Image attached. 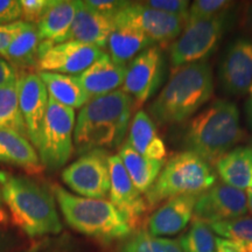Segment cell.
Here are the masks:
<instances>
[{
  "mask_svg": "<svg viewBox=\"0 0 252 252\" xmlns=\"http://www.w3.org/2000/svg\"><path fill=\"white\" fill-rule=\"evenodd\" d=\"M62 180L71 190L88 198H103L110 191L109 156L104 150L82 154L62 172Z\"/></svg>",
  "mask_w": 252,
  "mask_h": 252,
  "instance_id": "obj_10",
  "label": "cell"
},
{
  "mask_svg": "<svg viewBox=\"0 0 252 252\" xmlns=\"http://www.w3.org/2000/svg\"><path fill=\"white\" fill-rule=\"evenodd\" d=\"M54 0H23L20 1L24 21L37 24L53 5Z\"/></svg>",
  "mask_w": 252,
  "mask_h": 252,
  "instance_id": "obj_34",
  "label": "cell"
},
{
  "mask_svg": "<svg viewBox=\"0 0 252 252\" xmlns=\"http://www.w3.org/2000/svg\"><path fill=\"white\" fill-rule=\"evenodd\" d=\"M127 141L138 153L149 159L163 160L167 156L166 145L158 134L156 124L143 110L133 117Z\"/></svg>",
  "mask_w": 252,
  "mask_h": 252,
  "instance_id": "obj_21",
  "label": "cell"
},
{
  "mask_svg": "<svg viewBox=\"0 0 252 252\" xmlns=\"http://www.w3.org/2000/svg\"><path fill=\"white\" fill-rule=\"evenodd\" d=\"M116 27H132L143 32L152 41L168 45L180 36L188 17H179L158 11L143 2H130L112 17Z\"/></svg>",
  "mask_w": 252,
  "mask_h": 252,
  "instance_id": "obj_9",
  "label": "cell"
},
{
  "mask_svg": "<svg viewBox=\"0 0 252 252\" xmlns=\"http://www.w3.org/2000/svg\"><path fill=\"white\" fill-rule=\"evenodd\" d=\"M6 217H7V214L5 212L4 200H2V195H1V188H0V222H4V220H6Z\"/></svg>",
  "mask_w": 252,
  "mask_h": 252,
  "instance_id": "obj_44",
  "label": "cell"
},
{
  "mask_svg": "<svg viewBox=\"0 0 252 252\" xmlns=\"http://www.w3.org/2000/svg\"><path fill=\"white\" fill-rule=\"evenodd\" d=\"M247 213V193L224 182H220L198 195L193 219L213 224L243 217Z\"/></svg>",
  "mask_w": 252,
  "mask_h": 252,
  "instance_id": "obj_12",
  "label": "cell"
},
{
  "mask_svg": "<svg viewBox=\"0 0 252 252\" xmlns=\"http://www.w3.org/2000/svg\"><path fill=\"white\" fill-rule=\"evenodd\" d=\"M157 245L159 252H182L179 242L174 239L157 237Z\"/></svg>",
  "mask_w": 252,
  "mask_h": 252,
  "instance_id": "obj_41",
  "label": "cell"
},
{
  "mask_svg": "<svg viewBox=\"0 0 252 252\" xmlns=\"http://www.w3.org/2000/svg\"><path fill=\"white\" fill-rule=\"evenodd\" d=\"M216 252H244L241 245L231 239L216 238Z\"/></svg>",
  "mask_w": 252,
  "mask_h": 252,
  "instance_id": "obj_40",
  "label": "cell"
},
{
  "mask_svg": "<svg viewBox=\"0 0 252 252\" xmlns=\"http://www.w3.org/2000/svg\"><path fill=\"white\" fill-rule=\"evenodd\" d=\"M245 193H247V197H248V210L252 214V188L248 189Z\"/></svg>",
  "mask_w": 252,
  "mask_h": 252,
  "instance_id": "obj_45",
  "label": "cell"
},
{
  "mask_svg": "<svg viewBox=\"0 0 252 252\" xmlns=\"http://www.w3.org/2000/svg\"><path fill=\"white\" fill-rule=\"evenodd\" d=\"M163 75L162 53L153 46L132 60L123 84V91L133 100L134 108H141L153 96Z\"/></svg>",
  "mask_w": 252,
  "mask_h": 252,
  "instance_id": "obj_11",
  "label": "cell"
},
{
  "mask_svg": "<svg viewBox=\"0 0 252 252\" xmlns=\"http://www.w3.org/2000/svg\"><path fill=\"white\" fill-rule=\"evenodd\" d=\"M224 184L241 190L252 188V149L237 147L224 154L215 163Z\"/></svg>",
  "mask_w": 252,
  "mask_h": 252,
  "instance_id": "obj_23",
  "label": "cell"
},
{
  "mask_svg": "<svg viewBox=\"0 0 252 252\" xmlns=\"http://www.w3.org/2000/svg\"><path fill=\"white\" fill-rule=\"evenodd\" d=\"M19 105L23 115L27 137L34 146L37 140L48 108L49 94L36 74H24L19 77Z\"/></svg>",
  "mask_w": 252,
  "mask_h": 252,
  "instance_id": "obj_16",
  "label": "cell"
},
{
  "mask_svg": "<svg viewBox=\"0 0 252 252\" xmlns=\"http://www.w3.org/2000/svg\"><path fill=\"white\" fill-rule=\"evenodd\" d=\"M23 17L20 1L17 0H0V26L19 21Z\"/></svg>",
  "mask_w": 252,
  "mask_h": 252,
  "instance_id": "obj_36",
  "label": "cell"
},
{
  "mask_svg": "<svg viewBox=\"0 0 252 252\" xmlns=\"http://www.w3.org/2000/svg\"><path fill=\"white\" fill-rule=\"evenodd\" d=\"M18 80L17 69L8 61L0 58V86H5Z\"/></svg>",
  "mask_w": 252,
  "mask_h": 252,
  "instance_id": "obj_39",
  "label": "cell"
},
{
  "mask_svg": "<svg viewBox=\"0 0 252 252\" xmlns=\"http://www.w3.org/2000/svg\"><path fill=\"white\" fill-rule=\"evenodd\" d=\"M109 171L110 200L133 229L146 212V201L135 188L118 156L109 157Z\"/></svg>",
  "mask_w": 252,
  "mask_h": 252,
  "instance_id": "obj_14",
  "label": "cell"
},
{
  "mask_svg": "<svg viewBox=\"0 0 252 252\" xmlns=\"http://www.w3.org/2000/svg\"><path fill=\"white\" fill-rule=\"evenodd\" d=\"M126 65L115 63L108 54H103L86 71L76 75V80L90 99L115 93L124 84Z\"/></svg>",
  "mask_w": 252,
  "mask_h": 252,
  "instance_id": "obj_19",
  "label": "cell"
},
{
  "mask_svg": "<svg viewBox=\"0 0 252 252\" xmlns=\"http://www.w3.org/2000/svg\"><path fill=\"white\" fill-rule=\"evenodd\" d=\"M8 176H9V175L7 174V173L0 171V185L5 184L6 180H7V179H8Z\"/></svg>",
  "mask_w": 252,
  "mask_h": 252,
  "instance_id": "obj_46",
  "label": "cell"
},
{
  "mask_svg": "<svg viewBox=\"0 0 252 252\" xmlns=\"http://www.w3.org/2000/svg\"><path fill=\"white\" fill-rule=\"evenodd\" d=\"M24 24V20H19L17 23L0 26V55L4 54V52L7 49V47L12 42L13 37L23 28Z\"/></svg>",
  "mask_w": 252,
  "mask_h": 252,
  "instance_id": "obj_38",
  "label": "cell"
},
{
  "mask_svg": "<svg viewBox=\"0 0 252 252\" xmlns=\"http://www.w3.org/2000/svg\"><path fill=\"white\" fill-rule=\"evenodd\" d=\"M1 195L13 223L27 236L42 237L61 232L54 195L37 182L9 175L1 185Z\"/></svg>",
  "mask_w": 252,
  "mask_h": 252,
  "instance_id": "obj_4",
  "label": "cell"
},
{
  "mask_svg": "<svg viewBox=\"0 0 252 252\" xmlns=\"http://www.w3.org/2000/svg\"><path fill=\"white\" fill-rule=\"evenodd\" d=\"M103 54L99 47L67 41L50 47H40L36 67L41 72L80 75Z\"/></svg>",
  "mask_w": 252,
  "mask_h": 252,
  "instance_id": "obj_13",
  "label": "cell"
},
{
  "mask_svg": "<svg viewBox=\"0 0 252 252\" xmlns=\"http://www.w3.org/2000/svg\"><path fill=\"white\" fill-rule=\"evenodd\" d=\"M77 1L55 0L47 13L36 24V30L42 43L41 47H50L65 42L75 19Z\"/></svg>",
  "mask_w": 252,
  "mask_h": 252,
  "instance_id": "obj_20",
  "label": "cell"
},
{
  "mask_svg": "<svg viewBox=\"0 0 252 252\" xmlns=\"http://www.w3.org/2000/svg\"><path fill=\"white\" fill-rule=\"evenodd\" d=\"M27 252H80L77 245L68 235L50 237L31 248Z\"/></svg>",
  "mask_w": 252,
  "mask_h": 252,
  "instance_id": "obj_32",
  "label": "cell"
},
{
  "mask_svg": "<svg viewBox=\"0 0 252 252\" xmlns=\"http://www.w3.org/2000/svg\"><path fill=\"white\" fill-rule=\"evenodd\" d=\"M197 195H181L168 198L149 219V234L154 237L173 236L184 230L194 216Z\"/></svg>",
  "mask_w": 252,
  "mask_h": 252,
  "instance_id": "obj_17",
  "label": "cell"
},
{
  "mask_svg": "<svg viewBox=\"0 0 252 252\" xmlns=\"http://www.w3.org/2000/svg\"><path fill=\"white\" fill-rule=\"evenodd\" d=\"M214 93L209 63L201 61L172 71V76L150 105L151 116L160 125L180 124L204 105Z\"/></svg>",
  "mask_w": 252,
  "mask_h": 252,
  "instance_id": "obj_2",
  "label": "cell"
},
{
  "mask_svg": "<svg viewBox=\"0 0 252 252\" xmlns=\"http://www.w3.org/2000/svg\"><path fill=\"white\" fill-rule=\"evenodd\" d=\"M143 4L168 14L188 17L189 1H186V0H151Z\"/></svg>",
  "mask_w": 252,
  "mask_h": 252,
  "instance_id": "obj_35",
  "label": "cell"
},
{
  "mask_svg": "<svg viewBox=\"0 0 252 252\" xmlns=\"http://www.w3.org/2000/svg\"><path fill=\"white\" fill-rule=\"evenodd\" d=\"M53 193L67 224L88 237L109 243L132 232L124 216L109 201L77 196L60 186H53Z\"/></svg>",
  "mask_w": 252,
  "mask_h": 252,
  "instance_id": "obj_5",
  "label": "cell"
},
{
  "mask_svg": "<svg viewBox=\"0 0 252 252\" xmlns=\"http://www.w3.org/2000/svg\"><path fill=\"white\" fill-rule=\"evenodd\" d=\"M182 252H216V237L209 224L193 219L191 225L179 239Z\"/></svg>",
  "mask_w": 252,
  "mask_h": 252,
  "instance_id": "obj_29",
  "label": "cell"
},
{
  "mask_svg": "<svg viewBox=\"0 0 252 252\" xmlns=\"http://www.w3.org/2000/svg\"><path fill=\"white\" fill-rule=\"evenodd\" d=\"M113 31L115 24L112 17L94 11L86 1H77L76 14L65 42L76 41L102 48L108 45V40Z\"/></svg>",
  "mask_w": 252,
  "mask_h": 252,
  "instance_id": "obj_18",
  "label": "cell"
},
{
  "mask_svg": "<svg viewBox=\"0 0 252 252\" xmlns=\"http://www.w3.org/2000/svg\"><path fill=\"white\" fill-rule=\"evenodd\" d=\"M228 24V12L215 17L187 20L180 36L169 49L173 70L209 58L219 46Z\"/></svg>",
  "mask_w": 252,
  "mask_h": 252,
  "instance_id": "obj_8",
  "label": "cell"
},
{
  "mask_svg": "<svg viewBox=\"0 0 252 252\" xmlns=\"http://www.w3.org/2000/svg\"><path fill=\"white\" fill-rule=\"evenodd\" d=\"M41 43L42 41L37 33L36 25L25 21L23 28L13 37L2 56L7 59L15 69L36 65Z\"/></svg>",
  "mask_w": 252,
  "mask_h": 252,
  "instance_id": "obj_26",
  "label": "cell"
},
{
  "mask_svg": "<svg viewBox=\"0 0 252 252\" xmlns=\"http://www.w3.org/2000/svg\"><path fill=\"white\" fill-rule=\"evenodd\" d=\"M243 137L237 105L226 99H216L189 123L185 145L188 151L215 166Z\"/></svg>",
  "mask_w": 252,
  "mask_h": 252,
  "instance_id": "obj_3",
  "label": "cell"
},
{
  "mask_svg": "<svg viewBox=\"0 0 252 252\" xmlns=\"http://www.w3.org/2000/svg\"><path fill=\"white\" fill-rule=\"evenodd\" d=\"M0 162L11 163L36 173L43 167L33 144L26 137L5 130H0Z\"/></svg>",
  "mask_w": 252,
  "mask_h": 252,
  "instance_id": "obj_24",
  "label": "cell"
},
{
  "mask_svg": "<svg viewBox=\"0 0 252 252\" xmlns=\"http://www.w3.org/2000/svg\"><path fill=\"white\" fill-rule=\"evenodd\" d=\"M74 110L49 98L36 149L41 165L49 171L61 168L74 151Z\"/></svg>",
  "mask_w": 252,
  "mask_h": 252,
  "instance_id": "obj_7",
  "label": "cell"
},
{
  "mask_svg": "<svg viewBox=\"0 0 252 252\" xmlns=\"http://www.w3.org/2000/svg\"><path fill=\"white\" fill-rule=\"evenodd\" d=\"M8 251V239L2 231H0V252Z\"/></svg>",
  "mask_w": 252,
  "mask_h": 252,
  "instance_id": "obj_43",
  "label": "cell"
},
{
  "mask_svg": "<svg viewBox=\"0 0 252 252\" xmlns=\"http://www.w3.org/2000/svg\"><path fill=\"white\" fill-rule=\"evenodd\" d=\"M234 6V2L228 0H196L188 9V20L210 18L225 13Z\"/></svg>",
  "mask_w": 252,
  "mask_h": 252,
  "instance_id": "obj_31",
  "label": "cell"
},
{
  "mask_svg": "<svg viewBox=\"0 0 252 252\" xmlns=\"http://www.w3.org/2000/svg\"><path fill=\"white\" fill-rule=\"evenodd\" d=\"M248 25L252 31V5L250 6V8H249L248 11Z\"/></svg>",
  "mask_w": 252,
  "mask_h": 252,
  "instance_id": "obj_47",
  "label": "cell"
},
{
  "mask_svg": "<svg viewBox=\"0 0 252 252\" xmlns=\"http://www.w3.org/2000/svg\"><path fill=\"white\" fill-rule=\"evenodd\" d=\"M19 80L0 86V130L26 137L27 131L19 105Z\"/></svg>",
  "mask_w": 252,
  "mask_h": 252,
  "instance_id": "obj_28",
  "label": "cell"
},
{
  "mask_svg": "<svg viewBox=\"0 0 252 252\" xmlns=\"http://www.w3.org/2000/svg\"><path fill=\"white\" fill-rule=\"evenodd\" d=\"M119 158L135 188L146 193L161 172L165 160H153L138 153L127 140L122 144Z\"/></svg>",
  "mask_w": 252,
  "mask_h": 252,
  "instance_id": "obj_22",
  "label": "cell"
},
{
  "mask_svg": "<svg viewBox=\"0 0 252 252\" xmlns=\"http://www.w3.org/2000/svg\"><path fill=\"white\" fill-rule=\"evenodd\" d=\"M216 184V173L208 162L190 151L175 154L145 193L151 208L181 195H201Z\"/></svg>",
  "mask_w": 252,
  "mask_h": 252,
  "instance_id": "obj_6",
  "label": "cell"
},
{
  "mask_svg": "<svg viewBox=\"0 0 252 252\" xmlns=\"http://www.w3.org/2000/svg\"><path fill=\"white\" fill-rule=\"evenodd\" d=\"M220 82L226 93L242 94L252 86V41L238 39L225 50L219 69Z\"/></svg>",
  "mask_w": 252,
  "mask_h": 252,
  "instance_id": "obj_15",
  "label": "cell"
},
{
  "mask_svg": "<svg viewBox=\"0 0 252 252\" xmlns=\"http://www.w3.org/2000/svg\"><path fill=\"white\" fill-rule=\"evenodd\" d=\"M87 5L99 13L113 17L118 11L130 4V1H118V0H88Z\"/></svg>",
  "mask_w": 252,
  "mask_h": 252,
  "instance_id": "obj_37",
  "label": "cell"
},
{
  "mask_svg": "<svg viewBox=\"0 0 252 252\" xmlns=\"http://www.w3.org/2000/svg\"><path fill=\"white\" fill-rule=\"evenodd\" d=\"M245 116H247L249 127L252 128V99L248 100L247 104H245Z\"/></svg>",
  "mask_w": 252,
  "mask_h": 252,
  "instance_id": "obj_42",
  "label": "cell"
},
{
  "mask_svg": "<svg viewBox=\"0 0 252 252\" xmlns=\"http://www.w3.org/2000/svg\"><path fill=\"white\" fill-rule=\"evenodd\" d=\"M133 100L123 90L90 99L75 123L74 141L78 154L111 150L122 145L127 132Z\"/></svg>",
  "mask_w": 252,
  "mask_h": 252,
  "instance_id": "obj_1",
  "label": "cell"
},
{
  "mask_svg": "<svg viewBox=\"0 0 252 252\" xmlns=\"http://www.w3.org/2000/svg\"><path fill=\"white\" fill-rule=\"evenodd\" d=\"M119 252H159L157 237L147 231H139L123 244Z\"/></svg>",
  "mask_w": 252,
  "mask_h": 252,
  "instance_id": "obj_33",
  "label": "cell"
},
{
  "mask_svg": "<svg viewBox=\"0 0 252 252\" xmlns=\"http://www.w3.org/2000/svg\"><path fill=\"white\" fill-rule=\"evenodd\" d=\"M249 93H250V96H251V99H252V86L250 88V90H249Z\"/></svg>",
  "mask_w": 252,
  "mask_h": 252,
  "instance_id": "obj_48",
  "label": "cell"
},
{
  "mask_svg": "<svg viewBox=\"0 0 252 252\" xmlns=\"http://www.w3.org/2000/svg\"><path fill=\"white\" fill-rule=\"evenodd\" d=\"M209 225L213 231L223 238L231 239L238 243L244 252H252V217L243 216Z\"/></svg>",
  "mask_w": 252,
  "mask_h": 252,
  "instance_id": "obj_30",
  "label": "cell"
},
{
  "mask_svg": "<svg viewBox=\"0 0 252 252\" xmlns=\"http://www.w3.org/2000/svg\"><path fill=\"white\" fill-rule=\"evenodd\" d=\"M39 76L48 91L49 98L70 109L83 108L90 98L80 86L76 76L56 72H40Z\"/></svg>",
  "mask_w": 252,
  "mask_h": 252,
  "instance_id": "obj_25",
  "label": "cell"
},
{
  "mask_svg": "<svg viewBox=\"0 0 252 252\" xmlns=\"http://www.w3.org/2000/svg\"><path fill=\"white\" fill-rule=\"evenodd\" d=\"M153 41L143 32L132 27H116L108 40L110 58L115 63L125 65L141 50L149 48Z\"/></svg>",
  "mask_w": 252,
  "mask_h": 252,
  "instance_id": "obj_27",
  "label": "cell"
},
{
  "mask_svg": "<svg viewBox=\"0 0 252 252\" xmlns=\"http://www.w3.org/2000/svg\"><path fill=\"white\" fill-rule=\"evenodd\" d=\"M249 145H250V146H249V147H250V149H252V137H251V139H250V143H249Z\"/></svg>",
  "mask_w": 252,
  "mask_h": 252,
  "instance_id": "obj_49",
  "label": "cell"
}]
</instances>
